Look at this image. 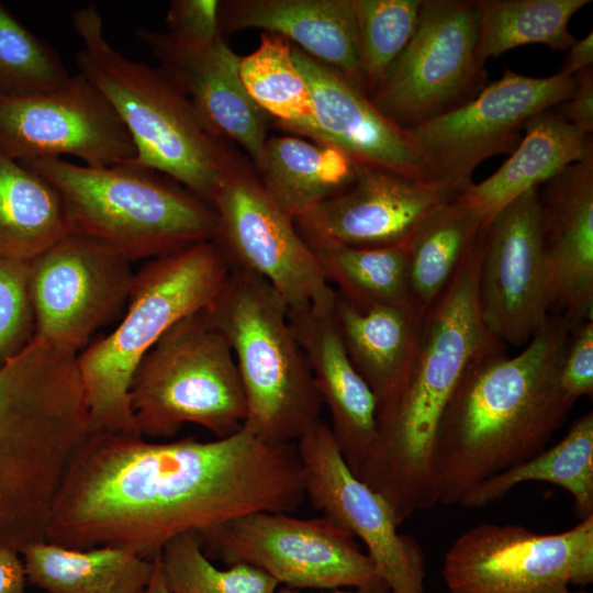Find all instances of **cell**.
I'll list each match as a JSON object with an SVG mask.
<instances>
[{"instance_id": "obj_1", "label": "cell", "mask_w": 593, "mask_h": 593, "mask_svg": "<svg viewBox=\"0 0 593 593\" xmlns=\"http://www.w3.org/2000/svg\"><path fill=\"white\" fill-rule=\"evenodd\" d=\"M304 499L295 444L269 443L245 427L210 441L87 433L64 473L45 540L154 560L179 535L255 512L290 513Z\"/></svg>"}, {"instance_id": "obj_32", "label": "cell", "mask_w": 593, "mask_h": 593, "mask_svg": "<svg viewBox=\"0 0 593 593\" xmlns=\"http://www.w3.org/2000/svg\"><path fill=\"white\" fill-rule=\"evenodd\" d=\"M590 0H474L479 61L529 44L561 52L577 40L569 30L572 16Z\"/></svg>"}, {"instance_id": "obj_31", "label": "cell", "mask_w": 593, "mask_h": 593, "mask_svg": "<svg viewBox=\"0 0 593 593\" xmlns=\"http://www.w3.org/2000/svg\"><path fill=\"white\" fill-rule=\"evenodd\" d=\"M541 481L564 489L578 516L593 515V412L580 416L555 446L480 483L460 503L484 507L524 482Z\"/></svg>"}, {"instance_id": "obj_17", "label": "cell", "mask_w": 593, "mask_h": 593, "mask_svg": "<svg viewBox=\"0 0 593 593\" xmlns=\"http://www.w3.org/2000/svg\"><path fill=\"white\" fill-rule=\"evenodd\" d=\"M295 446L312 506L362 541L392 593H425L421 545L399 532L388 501L354 474L329 425L320 419Z\"/></svg>"}, {"instance_id": "obj_13", "label": "cell", "mask_w": 593, "mask_h": 593, "mask_svg": "<svg viewBox=\"0 0 593 593\" xmlns=\"http://www.w3.org/2000/svg\"><path fill=\"white\" fill-rule=\"evenodd\" d=\"M477 40L474 0H423L414 35L369 99L403 131L460 108L488 85Z\"/></svg>"}, {"instance_id": "obj_27", "label": "cell", "mask_w": 593, "mask_h": 593, "mask_svg": "<svg viewBox=\"0 0 593 593\" xmlns=\"http://www.w3.org/2000/svg\"><path fill=\"white\" fill-rule=\"evenodd\" d=\"M254 165L267 193L293 220L344 191L356 175V163L340 149L292 136L267 137Z\"/></svg>"}, {"instance_id": "obj_34", "label": "cell", "mask_w": 593, "mask_h": 593, "mask_svg": "<svg viewBox=\"0 0 593 593\" xmlns=\"http://www.w3.org/2000/svg\"><path fill=\"white\" fill-rule=\"evenodd\" d=\"M315 254L327 281L355 305L410 309L406 243L367 248L336 247Z\"/></svg>"}, {"instance_id": "obj_36", "label": "cell", "mask_w": 593, "mask_h": 593, "mask_svg": "<svg viewBox=\"0 0 593 593\" xmlns=\"http://www.w3.org/2000/svg\"><path fill=\"white\" fill-rule=\"evenodd\" d=\"M159 561L175 593H276L279 585L268 573L246 563L216 568L195 534H182L167 542Z\"/></svg>"}, {"instance_id": "obj_19", "label": "cell", "mask_w": 593, "mask_h": 593, "mask_svg": "<svg viewBox=\"0 0 593 593\" xmlns=\"http://www.w3.org/2000/svg\"><path fill=\"white\" fill-rule=\"evenodd\" d=\"M456 197L396 171L356 163L350 186L295 217L294 224L314 251L401 245Z\"/></svg>"}, {"instance_id": "obj_4", "label": "cell", "mask_w": 593, "mask_h": 593, "mask_svg": "<svg viewBox=\"0 0 593 593\" xmlns=\"http://www.w3.org/2000/svg\"><path fill=\"white\" fill-rule=\"evenodd\" d=\"M87 434L77 355L35 337L0 368V545L45 540L69 460Z\"/></svg>"}, {"instance_id": "obj_43", "label": "cell", "mask_w": 593, "mask_h": 593, "mask_svg": "<svg viewBox=\"0 0 593 593\" xmlns=\"http://www.w3.org/2000/svg\"><path fill=\"white\" fill-rule=\"evenodd\" d=\"M593 64V33L575 40L568 48L561 74L573 77L579 71L592 67Z\"/></svg>"}, {"instance_id": "obj_39", "label": "cell", "mask_w": 593, "mask_h": 593, "mask_svg": "<svg viewBox=\"0 0 593 593\" xmlns=\"http://www.w3.org/2000/svg\"><path fill=\"white\" fill-rule=\"evenodd\" d=\"M560 388L573 401L593 393V318L575 324L563 358Z\"/></svg>"}, {"instance_id": "obj_46", "label": "cell", "mask_w": 593, "mask_h": 593, "mask_svg": "<svg viewBox=\"0 0 593 593\" xmlns=\"http://www.w3.org/2000/svg\"><path fill=\"white\" fill-rule=\"evenodd\" d=\"M559 593H586V592L582 591V590L581 591H571V590L567 589V590H564L562 592H559Z\"/></svg>"}, {"instance_id": "obj_45", "label": "cell", "mask_w": 593, "mask_h": 593, "mask_svg": "<svg viewBox=\"0 0 593 593\" xmlns=\"http://www.w3.org/2000/svg\"><path fill=\"white\" fill-rule=\"evenodd\" d=\"M276 593H301L300 591L298 590H293V589H289V588H282V589H278ZM329 593H392L391 591H365V590H358L356 592H350V591H333V592H329Z\"/></svg>"}, {"instance_id": "obj_40", "label": "cell", "mask_w": 593, "mask_h": 593, "mask_svg": "<svg viewBox=\"0 0 593 593\" xmlns=\"http://www.w3.org/2000/svg\"><path fill=\"white\" fill-rule=\"evenodd\" d=\"M219 0H175L167 11L168 33L189 43H204L223 36Z\"/></svg>"}, {"instance_id": "obj_30", "label": "cell", "mask_w": 593, "mask_h": 593, "mask_svg": "<svg viewBox=\"0 0 593 593\" xmlns=\"http://www.w3.org/2000/svg\"><path fill=\"white\" fill-rule=\"evenodd\" d=\"M69 232L58 190L0 154V260L31 261Z\"/></svg>"}, {"instance_id": "obj_6", "label": "cell", "mask_w": 593, "mask_h": 593, "mask_svg": "<svg viewBox=\"0 0 593 593\" xmlns=\"http://www.w3.org/2000/svg\"><path fill=\"white\" fill-rule=\"evenodd\" d=\"M231 271L220 246L206 240L147 260L135 272L119 325L77 355L87 433L138 434L128 392L139 362L174 324L209 309Z\"/></svg>"}, {"instance_id": "obj_7", "label": "cell", "mask_w": 593, "mask_h": 593, "mask_svg": "<svg viewBox=\"0 0 593 593\" xmlns=\"http://www.w3.org/2000/svg\"><path fill=\"white\" fill-rule=\"evenodd\" d=\"M60 193L70 232L98 238L130 261L214 240V210L176 181L134 164L104 167L64 158L21 163Z\"/></svg>"}, {"instance_id": "obj_10", "label": "cell", "mask_w": 593, "mask_h": 593, "mask_svg": "<svg viewBox=\"0 0 593 593\" xmlns=\"http://www.w3.org/2000/svg\"><path fill=\"white\" fill-rule=\"evenodd\" d=\"M195 535L209 558L256 567L289 589L390 591L355 537L325 515L255 512Z\"/></svg>"}, {"instance_id": "obj_26", "label": "cell", "mask_w": 593, "mask_h": 593, "mask_svg": "<svg viewBox=\"0 0 593 593\" xmlns=\"http://www.w3.org/2000/svg\"><path fill=\"white\" fill-rule=\"evenodd\" d=\"M332 317L349 360L376 396L378 411L407 374L419 320L409 307H359L337 291Z\"/></svg>"}, {"instance_id": "obj_15", "label": "cell", "mask_w": 593, "mask_h": 593, "mask_svg": "<svg viewBox=\"0 0 593 593\" xmlns=\"http://www.w3.org/2000/svg\"><path fill=\"white\" fill-rule=\"evenodd\" d=\"M134 275L111 245L67 233L30 261L35 337L78 355L125 309Z\"/></svg>"}, {"instance_id": "obj_8", "label": "cell", "mask_w": 593, "mask_h": 593, "mask_svg": "<svg viewBox=\"0 0 593 593\" xmlns=\"http://www.w3.org/2000/svg\"><path fill=\"white\" fill-rule=\"evenodd\" d=\"M208 311L237 366L247 404L243 427L269 443L298 441L322 419L323 403L280 295L261 277L232 268Z\"/></svg>"}, {"instance_id": "obj_25", "label": "cell", "mask_w": 593, "mask_h": 593, "mask_svg": "<svg viewBox=\"0 0 593 593\" xmlns=\"http://www.w3.org/2000/svg\"><path fill=\"white\" fill-rule=\"evenodd\" d=\"M593 152L592 134L564 120L553 108L537 113L504 164L485 180L459 194L486 225L525 192L539 188Z\"/></svg>"}, {"instance_id": "obj_11", "label": "cell", "mask_w": 593, "mask_h": 593, "mask_svg": "<svg viewBox=\"0 0 593 593\" xmlns=\"http://www.w3.org/2000/svg\"><path fill=\"white\" fill-rule=\"evenodd\" d=\"M574 88V78L560 71L538 78L505 68L466 104L405 131L426 181L463 193L484 160L511 154L527 121L569 99Z\"/></svg>"}, {"instance_id": "obj_22", "label": "cell", "mask_w": 593, "mask_h": 593, "mask_svg": "<svg viewBox=\"0 0 593 593\" xmlns=\"http://www.w3.org/2000/svg\"><path fill=\"white\" fill-rule=\"evenodd\" d=\"M292 56L310 89L321 143L335 146L357 164L428 183L406 132L390 122L367 94L294 45Z\"/></svg>"}, {"instance_id": "obj_28", "label": "cell", "mask_w": 593, "mask_h": 593, "mask_svg": "<svg viewBox=\"0 0 593 593\" xmlns=\"http://www.w3.org/2000/svg\"><path fill=\"white\" fill-rule=\"evenodd\" d=\"M26 579L47 593H142L154 560L115 547L71 549L46 540L21 551Z\"/></svg>"}, {"instance_id": "obj_35", "label": "cell", "mask_w": 593, "mask_h": 593, "mask_svg": "<svg viewBox=\"0 0 593 593\" xmlns=\"http://www.w3.org/2000/svg\"><path fill=\"white\" fill-rule=\"evenodd\" d=\"M423 0H353L359 57L370 97L410 43Z\"/></svg>"}, {"instance_id": "obj_41", "label": "cell", "mask_w": 593, "mask_h": 593, "mask_svg": "<svg viewBox=\"0 0 593 593\" xmlns=\"http://www.w3.org/2000/svg\"><path fill=\"white\" fill-rule=\"evenodd\" d=\"M575 88L572 96L553 109L564 120L588 134L593 132V67L573 76Z\"/></svg>"}, {"instance_id": "obj_9", "label": "cell", "mask_w": 593, "mask_h": 593, "mask_svg": "<svg viewBox=\"0 0 593 593\" xmlns=\"http://www.w3.org/2000/svg\"><path fill=\"white\" fill-rule=\"evenodd\" d=\"M128 395L143 437L170 438L184 424H195L225 438L247 416L233 351L208 309L178 321L159 338L139 362Z\"/></svg>"}, {"instance_id": "obj_5", "label": "cell", "mask_w": 593, "mask_h": 593, "mask_svg": "<svg viewBox=\"0 0 593 593\" xmlns=\"http://www.w3.org/2000/svg\"><path fill=\"white\" fill-rule=\"evenodd\" d=\"M82 47L79 74L104 96L136 149L131 164L159 172L212 208L214 190L239 158L160 69L134 61L105 38L94 4L72 13Z\"/></svg>"}, {"instance_id": "obj_33", "label": "cell", "mask_w": 593, "mask_h": 593, "mask_svg": "<svg viewBox=\"0 0 593 593\" xmlns=\"http://www.w3.org/2000/svg\"><path fill=\"white\" fill-rule=\"evenodd\" d=\"M243 85L258 108L284 128L321 143L307 82L283 36L262 32L258 47L240 56Z\"/></svg>"}, {"instance_id": "obj_44", "label": "cell", "mask_w": 593, "mask_h": 593, "mask_svg": "<svg viewBox=\"0 0 593 593\" xmlns=\"http://www.w3.org/2000/svg\"><path fill=\"white\" fill-rule=\"evenodd\" d=\"M142 593H175L172 592L164 578L159 555L154 559V568L148 584Z\"/></svg>"}, {"instance_id": "obj_14", "label": "cell", "mask_w": 593, "mask_h": 593, "mask_svg": "<svg viewBox=\"0 0 593 593\" xmlns=\"http://www.w3.org/2000/svg\"><path fill=\"white\" fill-rule=\"evenodd\" d=\"M449 593H559L593 582V515L556 534L521 525L480 524L447 550Z\"/></svg>"}, {"instance_id": "obj_12", "label": "cell", "mask_w": 593, "mask_h": 593, "mask_svg": "<svg viewBox=\"0 0 593 593\" xmlns=\"http://www.w3.org/2000/svg\"><path fill=\"white\" fill-rule=\"evenodd\" d=\"M212 209L217 222L214 240L232 268L265 279L288 310L333 311L336 291L315 251L240 157L217 183Z\"/></svg>"}, {"instance_id": "obj_3", "label": "cell", "mask_w": 593, "mask_h": 593, "mask_svg": "<svg viewBox=\"0 0 593 593\" xmlns=\"http://www.w3.org/2000/svg\"><path fill=\"white\" fill-rule=\"evenodd\" d=\"M485 227L419 320L415 354L395 395L377 411L376 437L357 477L390 504L400 525L437 502L433 460L446 410L468 369L505 347L486 328L478 281Z\"/></svg>"}, {"instance_id": "obj_18", "label": "cell", "mask_w": 593, "mask_h": 593, "mask_svg": "<svg viewBox=\"0 0 593 593\" xmlns=\"http://www.w3.org/2000/svg\"><path fill=\"white\" fill-rule=\"evenodd\" d=\"M478 294L486 328L504 346L527 344L546 324L551 302L539 188L485 225Z\"/></svg>"}, {"instance_id": "obj_2", "label": "cell", "mask_w": 593, "mask_h": 593, "mask_svg": "<svg viewBox=\"0 0 593 593\" xmlns=\"http://www.w3.org/2000/svg\"><path fill=\"white\" fill-rule=\"evenodd\" d=\"M574 325L550 314L519 354L502 347L468 369L436 437L438 504L460 505L480 483L546 448L575 403L559 383Z\"/></svg>"}, {"instance_id": "obj_23", "label": "cell", "mask_w": 593, "mask_h": 593, "mask_svg": "<svg viewBox=\"0 0 593 593\" xmlns=\"http://www.w3.org/2000/svg\"><path fill=\"white\" fill-rule=\"evenodd\" d=\"M288 320L328 410L336 444L357 475L376 437V396L349 360L332 312L292 309L288 310Z\"/></svg>"}, {"instance_id": "obj_42", "label": "cell", "mask_w": 593, "mask_h": 593, "mask_svg": "<svg viewBox=\"0 0 593 593\" xmlns=\"http://www.w3.org/2000/svg\"><path fill=\"white\" fill-rule=\"evenodd\" d=\"M26 580L21 553L0 545V593H24Z\"/></svg>"}, {"instance_id": "obj_16", "label": "cell", "mask_w": 593, "mask_h": 593, "mask_svg": "<svg viewBox=\"0 0 593 593\" xmlns=\"http://www.w3.org/2000/svg\"><path fill=\"white\" fill-rule=\"evenodd\" d=\"M0 154L19 163L69 155L104 167L133 161L136 149L109 101L78 74L45 92L0 97Z\"/></svg>"}, {"instance_id": "obj_20", "label": "cell", "mask_w": 593, "mask_h": 593, "mask_svg": "<svg viewBox=\"0 0 593 593\" xmlns=\"http://www.w3.org/2000/svg\"><path fill=\"white\" fill-rule=\"evenodd\" d=\"M136 34L210 128L240 145L255 164L267 139V115L247 93L240 56L223 36L204 43L180 41L168 32Z\"/></svg>"}, {"instance_id": "obj_21", "label": "cell", "mask_w": 593, "mask_h": 593, "mask_svg": "<svg viewBox=\"0 0 593 593\" xmlns=\"http://www.w3.org/2000/svg\"><path fill=\"white\" fill-rule=\"evenodd\" d=\"M551 312L593 318V152L539 189Z\"/></svg>"}, {"instance_id": "obj_24", "label": "cell", "mask_w": 593, "mask_h": 593, "mask_svg": "<svg viewBox=\"0 0 593 593\" xmlns=\"http://www.w3.org/2000/svg\"><path fill=\"white\" fill-rule=\"evenodd\" d=\"M219 16L222 32L260 29L294 42L367 94L353 0H227Z\"/></svg>"}, {"instance_id": "obj_38", "label": "cell", "mask_w": 593, "mask_h": 593, "mask_svg": "<svg viewBox=\"0 0 593 593\" xmlns=\"http://www.w3.org/2000/svg\"><path fill=\"white\" fill-rule=\"evenodd\" d=\"M30 261L0 260V368L35 338Z\"/></svg>"}, {"instance_id": "obj_29", "label": "cell", "mask_w": 593, "mask_h": 593, "mask_svg": "<svg viewBox=\"0 0 593 593\" xmlns=\"http://www.w3.org/2000/svg\"><path fill=\"white\" fill-rule=\"evenodd\" d=\"M483 225L477 209L457 195L406 242L409 304L418 320L450 282Z\"/></svg>"}, {"instance_id": "obj_37", "label": "cell", "mask_w": 593, "mask_h": 593, "mask_svg": "<svg viewBox=\"0 0 593 593\" xmlns=\"http://www.w3.org/2000/svg\"><path fill=\"white\" fill-rule=\"evenodd\" d=\"M70 77L56 51L23 26L0 2V97L45 92Z\"/></svg>"}]
</instances>
